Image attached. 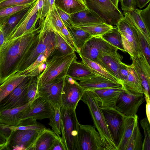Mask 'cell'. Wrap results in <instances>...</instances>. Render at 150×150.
<instances>
[{
  "label": "cell",
  "instance_id": "obj_1",
  "mask_svg": "<svg viewBox=\"0 0 150 150\" xmlns=\"http://www.w3.org/2000/svg\"><path fill=\"white\" fill-rule=\"evenodd\" d=\"M40 28L39 25L30 33L5 42L0 49V85L17 73Z\"/></svg>",
  "mask_w": 150,
  "mask_h": 150
},
{
  "label": "cell",
  "instance_id": "obj_2",
  "mask_svg": "<svg viewBox=\"0 0 150 150\" xmlns=\"http://www.w3.org/2000/svg\"><path fill=\"white\" fill-rule=\"evenodd\" d=\"M40 25L39 32L36 35L29 52L20 65L17 73L28 68L48 48L56 45V32L50 24L47 16Z\"/></svg>",
  "mask_w": 150,
  "mask_h": 150
},
{
  "label": "cell",
  "instance_id": "obj_3",
  "mask_svg": "<svg viewBox=\"0 0 150 150\" xmlns=\"http://www.w3.org/2000/svg\"><path fill=\"white\" fill-rule=\"evenodd\" d=\"M81 100L88 107L94 126L101 138L105 150H117L110 134L100 108L90 91H85Z\"/></svg>",
  "mask_w": 150,
  "mask_h": 150
},
{
  "label": "cell",
  "instance_id": "obj_4",
  "mask_svg": "<svg viewBox=\"0 0 150 150\" xmlns=\"http://www.w3.org/2000/svg\"><path fill=\"white\" fill-rule=\"evenodd\" d=\"M77 59L75 52L50 57L46 61L45 69L38 77V88L54 80L65 77L70 64Z\"/></svg>",
  "mask_w": 150,
  "mask_h": 150
},
{
  "label": "cell",
  "instance_id": "obj_5",
  "mask_svg": "<svg viewBox=\"0 0 150 150\" xmlns=\"http://www.w3.org/2000/svg\"><path fill=\"white\" fill-rule=\"evenodd\" d=\"M61 131L62 142L65 150H77V139L79 123L76 110L60 107Z\"/></svg>",
  "mask_w": 150,
  "mask_h": 150
},
{
  "label": "cell",
  "instance_id": "obj_6",
  "mask_svg": "<svg viewBox=\"0 0 150 150\" xmlns=\"http://www.w3.org/2000/svg\"><path fill=\"white\" fill-rule=\"evenodd\" d=\"M88 8L97 14L105 23L116 25L124 16L111 0H83Z\"/></svg>",
  "mask_w": 150,
  "mask_h": 150
},
{
  "label": "cell",
  "instance_id": "obj_7",
  "mask_svg": "<svg viewBox=\"0 0 150 150\" xmlns=\"http://www.w3.org/2000/svg\"><path fill=\"white\" fill-rule=\"evenodd\" d=\"M116 25L121 35L122 44L125 52L131 57L139 54L142 52L137 31L134 25L124 16Z\"/></svg>",
  "mask_w": 150,
  "mask_h": 150
},
{
  "label": "cell",
  "instance_id": "obj_8",
  "mask_svg": "<svg viewBox=\"0 0 150 150\" xmlns=\"http://www.w3.org/2000/svg\"><path fill=\"white\" fill-rule=\"evenodd\" d=\"M77 150H105L102 140L95 126L79 123Z\"/></svg>",
  "mask_w": 150,
  "mask_h": 150
},
{
  "label": "cell",
  "instance_id": "obj_9",
  "mask_svg": "<svg viewBox=\"0 0 150 150\" xmlns=\"http://www.w3.org/2000/svg\"><path fill=\"white\" fill-rule=\"evenodd\" d=\"M85 91L77 81L67 75L62 93L61 106L76 110Z\"/></svg>",
  "mask_w": 150,
  "mask_h": 150
},
{
  "label": "cell",
  "instance_id": "obj_10",
  "mask_svg": "<svg viewBox=\"0 0 150 150\" xmlns=\"http://www.w3.org/2000/svg\"><path fill=\"white\" fill-rule=\"evenodd\" d=\"M145 101L144 93L125 90L117 100L115 108L124 116H134L139 106Z\"/></svg>",
  "mask_w": 150,
  "mask_h": 150
},
{
  "label": "cell",
  "instance_id": "obj_11",
  "mask_svg": "<svg viewBox=\"0 0 150 150\" xmlns=\"http://www.w3.org/2000/svg\"><path fill=\"white\" fill-rule=\"evenodd\" d=\"M118 50L101 37H92L85 43L79 54L96 62L101 52H116Z\"/></svg>",
  "mask_w": 150,
  "mask_h": 150
},
{
  "label": "cell",
  "instance_id": "obj_12",
  "mask_svg": "<svg viewBox=\"0 0 150 150\" xmlns=\"http://www.w3.org/2000/svg\"><path fill=\"white\" fill-rule=\"evenodd\" d=\"M54 111V107L46 99L38 96L23 112L21 120L29 118L40 120L49 119Z\"/></svg>",
  "mask_w": 150,
  "mask_h": 150
},
{
  "label": "cell",
  "instance_id": "obj_13",
  "mask_svg": "<svg viewBox=\"0 0 150 150\" xmlns=\"http://www.w3.org/2000/svg\"><path fill=\"white\" fill-rule=\"evenodd\" d=\"M40 131L33 129L13 131L4 150H30Z\"/></svg>",
  "mask_w": 150,
  "mask_h": 150
},
{
  "label": "cell",
  "instance_id": "obj_14",
  "mask_svg": "<svg viewBox=\"0 0 150 150\" xmlns=\"http://www.w3.org/2000/svg\"><path fill=\"white\" fill-rule=\"evenodd\" d=\"M100 108L113 141L117 147L122 136L124 116L115 108Z\"/></svg>",
  "mask_w": 150,
  "mask_h": 150
},
{
  "label": "cell",
  "instance_id": "obj_15",
  "mask_svg": "<svg viewBox=\"0 0 150 150\" xmlns=\"http://www.w3.org/2000/svg\"><path fill=\"white\" fill-rule=\"evenodd\" d=\"M30 78V77L26 76L21 83L0 102V111L28 103L26 93Z\"/></svg>",
  "mask_w": 150,
  "mask_h": 150
},
{
  "label": "cell",
  "instance_id": "obj_16",
  "mask_svg": "<svg viewBox=\"0 0 150 150\" xmlns=\"http://www.w3.org/2000/svg\"><path fill=\"white\" fill-rule=\"evenodd\" d=\"M65 77L54 80L38 88V96L45 98L53 107H61V95Z\"/></svg>",
  "mask_w": 150,
  "mask_h": 150
},
{
  "label": "cell",
  "instance_id": "obj_17",
  "mask_svg": "<svg viewBox=\"0 0 150 150\" xmlns=\"http://www.w3.org/2000/svg\"><path fill=\"white\" fill-rule=\"evenodd\" d=\"M125 91L122 86L93 90L91 91L100 108H115L116 101Z\"/></svg>",
  "mask_w": 150,
  "mask_h": 150
},
{
  "label": "cell",
  "instance_id": "obj_18",
  "mask_svg": "<svg viewBox=\"0 0 150 150\" xmlns=\"http://www.w3.org/2000/svg\"><path fill=\"white\" fill-rule=\"evenodd\" d=\"M132 64L141 81L143 91L150 94V66L143 54L131 57Z\"/></svg>",
  "mask_w": 150,
  "mask_h": 150
},
{
  "label": "cell",
  "instance_id": "obj_19",
  "mask_svg": "<svg viewBox=\"0 0 150 150\" xmlns=\"http://www.w3.org/2000/svg\"><path fill=\"white\" fill-rule=\"evenodd\" d=\"M122 58V57L117 52L112 53L102 52L99 54L96 62L119 81L118 69Z\"/></svg>",
  "mask_w": 150,
  "mask_h": 150
},
{
  "label": "cell",
  "instance_id": "obj_20",
  "mask_svg": "<svg viewBox=\"0 0 150 150\" xmlns=\"http://www.w3.org/2000/svg\"><path fill=\"white\" fill-rule=\"evenodd\" d=\"M72 25L86 26L105 23L96 13L88 8L71 14Z\"/></svg>",
  "mask_w": 150,
  "mask_h": 150
},
{
  "label": "cell",
  "instance_id": "obj_21",
  "mask_svg": "<svg viewBox=\"0 0 150 150\" xmlns=\"http://www.w3.org/2000/svg\"><path fill=\"white\" fill-rule=\"evenodd\" d=\"M33 4L12 15L0 27L4 36L5 41L8 40L20 24Z\"/></svg>",
  "mask_w": 150,
  "mask_h": 150
},
{
  "label": "cell",
  "instance_id": "obj_22",
  "mask_svg": "<svg viewBox=\"0 0 150 150\" xmlns=\"http://www.w3.org/2000/svg\"><path fill=\"white\" fill-rule=\"evenodd\" d=\"M60 137L45 127L39 132L30 150H49L55 141Z\"/></svg>",
  "mask_w": 150,
  "mask_h": 150
},
{
  "label": "cell",
  "instance_id": "obj_23",
  "mask_svg": "<svg viewBox=\"0 0 150 150\" xmlns=\"http://www.w3.org/2000/svg\"><path fill=\"white\" fill-rule=\"evenodd\" d=\"M85 90L116 87L122 86L120 83L114 82L99 75H96L78 82Z\"/></svg>",
  "mask_w": 150,
  "mask_h": 150
},
{
  "label": "cell",
  "instance_id": "obj_24",
  "mask_svg": "<svg viewBox=\"0 0 150 150\" xmlns=\"http://www.w3.org/2000/svg\"><path fill=\"white\" fill-rule=\"evenodd\" d=\"M31 102L20 107L0 111V123L12 126H18L20 123L21 114Z\"/></svg>",
  "mask_w": 150,
  "mask_h": 150
},
{
  "label": "cell",
  "instance_id": "obj_25",
  "mask_svg": "<svg viewBox=\"0 0 150 150\" xmlns=\"http://www.w3.org/2000/svg\"><path fill=\"white\" fill-rule=\"evenodd\" d=\"M67 75L79 81L97 75L82 62H78L77 59L74 60L70 64Z\"/></svg>",
  "mask_w": 150,
  "mask_h": 150
},
{
  "label": "cell",
  "instance_id": "obj_26",
  "mask_svg": "<svg viewBox=\"0 0 150 150\" xmlns=\"http://www.w3.org/2000/svg\"><path fill=\"white\" fill-rule=\"evenodd\" d=\"M128 74L126 80L121 84L125 90L135 93H143L140 79L132 64L128 65Z\"/></svg>",
  "mask_w": 150,
  "mask_h": 150
},
{
  "label": "cell",
  "instance_id": "obj_27",
  "mask_svg": "<svg viewBox=\"0 0 150 150\" xmlns=\"http://www.w3.org/2000/svg\"><path fill=\"white\" fill-rule=\"evenodd\" d=\"M40 17V15L38 11L30 19L22 20L7 41L16 39L34 30L36 28L37 22Z\"/></svg>",
  "mask_w": 150,
  "mask_h": 150
},
{
  "label": "cell",
  "instance_id": "obj_28",
  "mask_svg": "<svg viewBox=\"0 0 150 150\" xmlns=\"http://www.w3.org/2000/svg\"><path fill=\"white\" fill-rule=\"evenodd\" d=\"M138 119L137 115L134 116H123L122 135L120 141L117 146V150H125Z\"/></svg>",
  "mask_w": 150,
  "mask_h": 150
},
{
  "label": "cell",
  "instance_id": "obj_29",
  "mask_svg": "<svg viewBox=\"0 0 150 150\" xmlns=\"http://www.w3.org/2000/svg\"><path fill=\"white\" fill-rule=\"evenodd\" d=\"M55 7L71 14L86 8L83 0H54Z\"/></svg>",
  "mask_w": 150,
  "mask_h": 150
},
{
  "label": "cell",
  "instance_id": "obj_30",
  "mask_svg": "<svg viewBox=\"0 0 150 150\" xmlns=\"http://www.w3.org/2000/svg\"><path fill=\"white\" fill-rule=\"evenodd\" d=\"M123 13L128 19L142 33L148 42L150 43V30L148 29L137 8L129 11H124Z\"/></svg>",
  "mask_w": 150,
  "mask_h": 150
},
{
  "label": "cell",
  "instance_id": "obj_31",
  "mask_svg": "<svg viewBox=\"0 0 150 150\" xmlns=\"http://www.w3.org/2000/svg\"><path fill=\"white\" fill-rule=\"evenodd\" d=\"M26 77L21 75L11 77L0 85V102L10 94Z\"/></svg>",
  "mask_w": 150,
  "mask_h": 150
},
{
  "label": "cell",
  "instance_id": "obj_32",
  "mask_svg": "<svg viewBox=\"0 0 150 150\" xmlns=\"http://www.w3.org/2000/svg\"><path fill=\"white\" fill-rule=\"evenodd\" d=\"M79 56L82 59V62L96 74L103 77L114 82L121 83L117 78L110 74L99 64L79 54Z\"/></svg>",
  "mask_w": 150,
  "mask_h": 150
},
{
  "label": "cell",
  "instance_id": "obj_33",
  "mask_svg": "<svg viewBox=\"0 0 150 150\" xmlns=\"http://www.w3.org/2000/svg\"><path fill=\"white\" fill-rule=\"evenodd\" d=\"M66 27L79 53L85 43L93 36L86 31L74 26Z\"/></svg>",
  "mask_w": 150,
  "mask_h": 150
},
{
  "label": "cell",
  "instance_id": "obj_34",
  "mask_svg": "<svg viewBox=\"0 0 150 150\" xmlns=\"http://www.w3.org/2000/svg\"><path fill=\"white\" fill-rule=\"evenodd\" d=\"M143 142L139 127L138 119L136 122L132 135L125 150H142Z\"/></svg>",
  "mask_w": 150,
  "mask_h": 150
},
{
  "label": "cell",
  "instance_id": "obj_35",
  "mask_svg": "<svg viewBox=\"0 0 150 150\" xmlns=\"http://www.w3.org/2000/svg\"><path fill=\"white\" fill-rule=\"evenodd\" d=\"M101 38L123 52H126L123 47L122 36L117 27L105 33Z\"/></svg>",
  "mask_w": 150,
  "mask_h": 150
},
{
  "label": "cell",
  "instance_id": "obj_36",
  "mask_svg": "<svg viewBox=\"0 0 150 150\" xmlns=\"http://www.w3.org/2000/svg\"><path fill=\"white\" fill-rule=\"evenodd\" d=\"M55 46L56 45L48 48L44 52L40 54L35 61L28 68L23 71L16 74L13 76L26 75L38 67L42 62L46 61L53 52Z\"/></svg>",
  "mask_w": 150,
  "mask_h": 150
},
{
  "label": "cell",
  "instance_id": "obj_37",
  "mask_svg": "<svg viewBox=\"0 0 150 150\" xmlns=\"http://www.w3.org/2000/svg\"><path fill=\"white\" fill-rule=\"evenodd\" d=\"M75 26L86 31L93 37H100L113 28V25L105 23L88 26Z\"/></svg>",
  "mask_w": 150,
  "mask_h": 150
},
{
  "label": "cell",
  "instance_id": "obj_38",
  "mask_svg": "<svg viewBox=\"0 0 150 150\" xmlns=\"http://www.w3.org/2000/svg\"><path fill=\"white\" fill-rule=\"evenodd\" d=\"M10 127L13 131L27 129H33L40 131L46 127L44 125L38 122L37 120L32 118L21 120L18 126L15 127L10 126Z\"/></svg>",
  "mask_w": 150,
  "mask_h": 150
},
{
  "label": "cell",
  "instance_id": "obj_39",
  "mask_svg": "<svg viewBox=\"0 0 150 150\" xmlns=\"http://www.w3.org/2000/svg\"><path fill=\"white\" fill-rule=\"evenodd\" d=\"M56 39L55 48L50 56L54 55H63L75 52L64 39L57 32Z\"/></svg>",
  "mask_w": 150,
  "mask_h": 150
},
{
  "label": "cell",
  "instance_id": "obj_40",
  "mask_svg": "<svg viewBox=\"0 0 150 150\" xmlns=\"http://www.w3.org/2000/svg\"><path fill=\"white\" fill-rule=\"evenodd\" d=\"M49 22L54 30L59 34L65 26L62 21L55 6L47 15Z\"/></svg>",
  "mask_w": 150,
  "mask_h": 150
},
{
  "label": "cell",
  "instance_id": "obj_41",
  "mask_svg": "<svg viewBox=\"0 0 150 150\" xmlns=\"http://www.w3.org/2000/svg\"><path fill=\"white\" fill-rule=\"evenodd\" d=\"M30 5H20L0 8V27L12 15L26 8Z\"/></svg>",
  "mask_w": 150,
  "mask_h": 150
},
{
  "label": "cell",
  "instance_id": "obj_42",
  "mask_svg": "<svg viewBox=\"0 0 150 150\" xmlns=\"http://www.w3.org/2000/svg\"><path fill=\"white\" fill-rule=\"evenodd\" d=\"M54 112L49 119L48 124L52 128V130L57 135L61 134V113L60 107H54Z\"/></svg>",
  "mask_w": 150,
  "mask_h": 150
},
{
  "label": "cell",
  "instance_id": "obj_43",
  "mask_svg": "<svg viewBox=\"0 0 150 150\" xmlns=\"http://www.w3.org/2000/svg\"><path fill=\"white\" fill-rule=\"evenodd\" d=\"M38 77H30L26 93L27 103L32 102L38 97L37 93Z\"/></svg>",
  "mask_w": 150,
  "mask_h": 150
},
{
  "label": "cell",
  "instance_id": "obj_44",
  "mask_svg": "<svg viewBox=\"0 0 150 150\" xmlns=\"http://www.w3.org/2000/svg\"><path fill=\"white\" fill-rule=\"evenodd\" d=\"M134 26L137 31L141 52L144 54L149 64H150V43L148 42L141 32L134 25Z\"/></svg>",
  "mask_w": 150,
  "mask_h": 150
},
{
  "label": "cell",
  "instance_id": "obj_45",
  "mask_svg": "<svg viewBox=\"0 0 150 150\" xmlns=\"http://www.w3.org/2000/svg\"><path fill=\"white\" fill-rule=\"evenodd\" d=\"M140 124L144 130V136L142 150H150V122L147 117H145L140 120Z\"/></svg>",
  "mask_w": 150,
  "mask_h": 150
},
{
  "label": "cell",
  "instance_id": "obj_46",
  "mask_svg": "<svg viewBox=\"0 0 150 150\" xmlns=\"http://www.w3.org/2000/svg\"><path fill=\"white\" fill-rule=\"evenodd\" d=\"M54 2V0H45L42 8L38 11L40 15L39 25L43 21L49 12L55 6Z\"/></svg>",
  "mask_w": 150,
  "mask_h": 150
},
{
  "label": "cell",
  "instance_id": "obj_47",
  "mask_svg": "<svg viewBox=\"0 0 150 150\" xmlns=\"http://www.w3.org/2000/svg\"><path fill=\"white\" fill-rule=\"evenodd\" d=\"M37 0H0V8L33 4Z\"/></svg>",
  "mask_w": 150,
  "mask_h": 150
},
{
  "label": "cell",
  "instance_id": "obj_48",
  "mask_svg": "<svg viewBox=\"0 0 150 150\" xmlns=\"http://www.w3.org/2000/svg\"><path fill=\"white\" fill-rule=\"evenodd\" d=\"M58 34L64 39L74 51L79 53V51L74 42L72 37L65 25L61 29V33Z\"/></svg>",
  "mask_w": 150,
  "mask_h": 150
},
{
  "label": "cell",
  "instance_id": "obj_49",
  "mask_svg": "<svg viewBox=\"0 0 150 150\" xmlns=\"http://www.w3.org/2000/svg\"><path fill=\"white\" fill-rule=\"evenodd\" d=\"M141 18L148 29L150 30V3L144 9H139Z\"/></svg>",
  "mask_w": 150,
  "mask_h": 150
},
{
  "label": "cell",
  "instance_id": "obj_50",
  "mask_svg": "<svg viewBox=\"0 0 150 150\" xmlns=\"http://www.w3.org/2000/svg\"><path fill=\"white\" fill-rule=\"evenodd\" d=\"M128 73V65L121 62L118 69L119 80L121 84L126 80Z\"/></svg>",
  "mask_w": 150,
  "mask_h": 150
},
{
  "label": "cell",
  "instance_id": "obj_51",
  "mask_svg": "<svg viewBox=\"0 0 150 150\" xmlns=\"http://www.w3.org/2000/svg\"><path fill=\"white\" fill-rule=\"evenodd\" d=\"M120 2L124 11H131L136 8L135 0H120Z\"/></svg>",
  "mask_w": 150,
  "mask_h": 150
},
{
  "label": "cell",
  "instance_id": "obj_52",
  "mask_svg": "<svg viewBox=\"0 0 150 150\" xmlns=\"http://www.w3.org/2000/svg\"><path fill=\"white\" fill-rule=\"evenodd\" d=\"M57 11L62 21L66 27H70L73 25L71 14L56 7Z\"/></svg>",
  "mask_w": 150,
  "mask_h": 150
},
{
  "label": "cell",
  "instance_id": "obj_53",
  "mask_svg": "<svg viewBox=\"0 0 150 150\" xmlns=\"http://www.w3.org/2000/svg\"><path fill=\"white\" fill-rule=\"evenodd\" d=\"M46 67V61H44L31 72L25 75L29 77L39 76L44 70Z\"/></svg>",
  "mask_w": 150,
  "mask_h": 150
},
{
  "label": "cell",
  "instance_id": "obj_54",
  "mask_svg": "<svg viewBox=\"0 0 150 150\" xmlns=\"http://www.w3.org/2000/svg\"><path fill=\"white\" fill-rule=\"evenodd\" d=\"M13 132L11 129L10 126L0 123V133L6 138L7 142L10 138Z\"/></svg>",
  "mask_w": 150,
  "mask_h": 150
},
{
  "label": "cell",
  "instance_id": "obj_55",
  "mask_svg": "<svg viewBox=\"0 0 150 150\" xmlns=\"http://www.w3.org/2000/svg\"><path fill=\"white\" fill-rule=\"evenodd\" d=\"M49 150H65L64 146L62 141L61 137L55 141Z\"/></svg>",
  "mask_w": 150,
  "mask_h": 150
},
{
  "label": "cell",
  "instance_id": "obj_56",
  "mask_svg": "<svg viewBox=\"0 0 150 150\" xmlns=\"http://www.w3.org/2000/svg\"><path fill=\"white\" fill-rule=\"evenodd\" d=\"M145 100L146 101V113L149 121L150 122V94L147 92L143 91Z\"/></svg>",
  "mask_w": 150,
  "mask_h": 150
},
{
  "label": "cell",
  "instance_id": "obj_57",
  "mask_svg": "<svg viewBox=\"0 0 150 150\" xmlns=\"http://www.w3.org/2000/svg\"><path fill=\"white\" fill-rule=\"evenodd\" d=\"M6 138L0 133V150H4L7 144Z\"/></svg>",
  "mask_w": 150,
  "mask_h": 150
},
{
  "label": "cell",
  "instance_id": "obj_58",
  "mask_svg": "<svg viewBox=\"0 0 150 150\" xmlns=\"http://www.w3.org/2000/svg\"><path fill=\"white\" fill-rule=\"evenodd\" d=\"M136 5L141 9L149 3L150 0H135Z\"/></svg>",
  "mask_w": 150,
  "mask_h": 150
},
{
  "label": "cell",
  "instance_id": "obj_59",
  "mask_svg": "<svg viewBox=\"0 0 150 150\" xmlns=\"http://www.w3.org/2000/svg\"><path fill=\"white\" fill-rule=\"evenodd\" d=\"M5 41L4 34L1 30L0 31V49Z\"/></svg>",
  "mask_w": 150,
  "mask_h": 150
},
{
  "label": "cell",
  "instance_id": "obj_60",
  "mask_svg": "<svg viewBox=\"0 0 150 150\" xmlns=\"http://www.w3.org/2000/svg\"><path fill=\"white\" fill-rule=\"evenodd\" d=\"M111 1L116 6L118 7V4L119 0H111Z\"/></svg>",
  "mask_w": 150,
  "mask_h": 150
}]
</instances>
